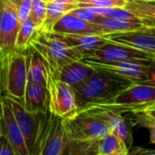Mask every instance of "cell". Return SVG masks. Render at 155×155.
<instances>
[{
	"label": "cell",
	"mask_w": 155,
	"mask_h": 155,
	"mask_svg": "<svg viewBox=\"0 0 155 155\" xmlns=\"http://www.w3.org/2000/svg\"><path fill=\"white\" fill-rule=\"evenodd\" d=\"M2 8H3V0H0V21H1ZM0 55H1V43H0Z\"/></svg>",
	"instance_id": "cell-36"
},
{
	"label": "cell",
	"mask_w": 155,
	"mask_h": 155,
	"mask_svg": "<svg viewBox=\"0 0 155 155\" xmlns=\"http://www.w3.org/2000/svg\"><path fill=\"white\" fill-rule=\"evenodd\" d=\"M124 8L145 27L155 28V0H126Z\"/></svg>",
	"instance_id": "cell-20"
},
{
	"label": "cell",
	"mask_w": 155,
	"mask_h": 155,
	"mask_svg": "<svg viewBox=\"0 0 155 155\" xmlns=\"http://www.w3.org/2000/svg\"><path fill=\"white\" fill-rule=\"evenodd\" d=\"M48 3L44 0H32V6L29 18L34 22L37 29L39 31L42 28L44 20L47 15Z\"/></svg>",
	"instance_id": "cell-28"
},
{
	"label": "cell",
	"mask_w": 155,
	"mask_h": 155,
	"mask_svg": "<svg viewBox=\"0 0 155 155\" xmlns=\"http://www.w3.org/2000/svg\"><path fill=\"white\" fill-rule=\"evenodd\" d=\"M28 82L48 86L50 68L42 55L31 46L28 47Z\"/></svg>",
	"instance_id": "cell-18"
},
{
	"label": "cell",
	"mask_w": 155,
	"mask_h": 155,
	"mask_svg": "<svg viewBox=\"0 0 155 155\" xmlns=\"http://www.w3.org/2000/svg\"><path fill=\"white\" fill-rule=\"evenodd\" d=\"M44 1H46L47 3H48V2H56L57 0H44Z\"/></svg>",
	"instance_id": "cell-38"
},
{
	"label": "cell",
	"mask_w": 155,
	"mask_h": 155,
	"mask_svg": "<svg viewBox=\"0 0 155 155\" xmlns=\"http://www.w3.org/2000/svg\"><path fill=\"white\" fill-rule=\"evenodd\" d=\"M2 97L0 95V118H1V114H2Z\"/></svg>",
	"instance_id": "cell-37"
},
{
	"label": "cell",
	"mask_w": 155,
	"mask_h": 155,
	"mask_svg": "<svg viewBox=\"0 0 155 155\" xmlns=\"http://www.w3.org/2000/svg\"><path fill=\"white\" fill-rule=\"evenodd\" d=\"M11 109L17 123L26 140L30 155H33L40 132L42 119L45 112H30L25 110L23 105L9 99Z\"/></svg>",
	"instance_id": "cell-10"
},
{
	"label": "cell",
	"mask_w": 155,
	"mask_h": 155,
	"mask_svg": "<svg viewBox=\"0 0 155 155\" xmlns=\"http://www.w3.org/2000/svg\"><path fill=\"white\" fill-rule=\"evenodd\" d=\"M150 59H130L107 64L86 63L97 68H102L114 72L130 80L133 83H140L146 80L147 67Z\"/></svg>",
	"instance_id": "cell-14"
},
{
	"label": "cell",
	"mask_w": 155,
	"mask_h": 155,
	"mask_svg": "<svg viewBox=\"0 0 155 155\" xmlns=\"http://www.w3.org/2000/svg\"><path fill=\"white\" fill-rule=\"evenodd\" d=\"M52 33V32H51ZM58 38L65 42L69 48L81 55L88 56L101 48L107 38L97 34H82V35H68L53 33Z\"/></svg>",
	"instance_id": "cell-16"
},
{
	"label": "cell",
	"mask_w": 155,
	"mask_h": 155,
	"mask_svg": "<svg viewBox=\"0 0 155 155\" xmlns=\"http://www.w3.org/2000/svg\"><path fill=\"white\" fill-rule=\"evenodd\" d=\"M102 28L103 34H112V33H122L139 29L144 27L143 24L130 20L124 19H116V18H102L101 20L98 23Z\"/></svg>",
	"instance_id": "cell-23"
},
{
	"label": "cell",
	"mask_w": 155,
	"mask_h": 155,
	"mask_svg": "<svg viewBox=\"0 0 155 155\" xmlns=\"http://www.w3.org/2000/svg\"><path fill=\"white\" fill-rule=\"evenodd\" d=\"M126 0H79L78 8L94 7V8H124Z\"/></svg>",
	"instance_id": "cell-29"
},
{
	"label": "cell",
	"mask_w": 155,
	"mask_h": 155,
	"mask_svg": "<svg viewBox=\"0 0 155 155\" xmlns=\"http://www.w3.org/2000/svg\"><path fill=\"white\" fill-rule=\"evenodd\" d=\"M77 8V4H64L58 2H48L47 6V15L41 31L51 32L54 24L65 14Z\"/></svg>",
	"instance_id": "cell-22"
},
{
	"label": "cell",
	"mask_w": 155,
	"mask_h": 155,
	"mask_svg": "<svg viewBox=\"0 0 155 155\" xmlns=\"http://www.w3.org/2000/svg\"><path fill=\"white\" fill-rule=\"evenodd\" d=\"M28 50L14 51L9 55L6 78L5 96L19 103H23L28 84Z\"/></svg>",
	"instance_id": "cell-6"
},
{
	"label": "cell",
	"mask_w": 155,
	"mask_h": 155,
	"mask_svg": "<svg viewBox=\"0 0 155 155\" xmlns=\"http://www.w3.org/2000/svg\"><path fill=\"white\" fill-rule=\"evenodd\" d=\"M38 31V30L37 29L34 22L30 18L23 21L20 24L17 36L15 51H25L26 49H28L32 38Z\"/></svg>",
	"instance_id": "cell-25"
},
{
	"label": "cell",
	"mask_w": 155,
	"mask_h": 155,
	"mask_svg": "<svg viewBox=\"0 0 155 155\" xmlns=\"http://www.w3.org/2000/svg\"><path fill=\"white\" fill-rule=\"evenodd\" d=\"M139 84L148 85L155 87V58H151L146 71V80L140 82Z\"/></svg>",
	"instance_id": "cell-32"
},
{
	"label": "cell",
	"mask_w": 155,
	"mask_h": 155,
	"mask_svg": "<svg viewBox=\"0 0 155 155\" xmlns=\"http://www.w3.org/2000/svg\"><path fill=\"white\" fill-rule=\"evenodd\" d=\"M129 148L125 142L110 132L98 140V154L101 155H128Z\"/></svg>",
	"instance_id": "cell-21"
},
{
	"label": "cell",
	"mask_w": 155,
	"mask_h": 155,
	"mask_svg": "<svg viewBox=\"0 0 155 155\" xmlns=\"http://www.w3.org/2000/svg\"><path fill=\"white\" fill-rule=\"evenodd\" d=\"M144 110H145L147 113H149L150 115H151L152 117H154V118H155V104L149 106V107H148V108H146Z\"/></svg>",
	"instance_id": "cell-35"
},
{
	"label": "cell",
	"mask_w": 155,
	"mask_h": 155,
	"mask_svg": "<svg viewBox=\"0 0 155 155\" xmlns=\"http://www.w3.org/2000/svg\"><path fill=\"white\" fill-rule=\"evenodd\" d=\"M69 13L74 15L77 18H79L80 19L83 21H86L89 23H94V24H98L103 18L102 16L97 15L84 8H78V7L72 9L71 11H69Z\"/></svg>",
	"instance_id": "cell-30"
},
{
	"label": "cell",
	"mask_w": 155,
	"mask_h": 155,
	"mask_svg": "<svg viewBox=\"0 0 155 155\" xmlns=\"http://www.w3.org/2000/svg\"><path fill=\"white\" fill-rule=\"evenodd\" d=\"M98 155H101V154H98Z\"/></svg>",
	"instance_id": "cell-39"
},
{
	"label": "cell",
	"mask_w": 155,
	"mask_h": 155,
	"mask_svg": "<svg viewBox=\"0 0 155 155\" xmlns=\"http://www.w3.org/2000/svg\"><path fill=\"white\" fill-rule=\"evenodd\" d=\"M79 113L90 114L101 119L108 125L110 132L122 140L129 149L132 147L133 138L130 122H128L127 119L123 117L122 114H120L102 104L86 107L79 110Z\"/></svg>",
	"instance_id": "cell-9"
},
{
	"label": "cell",
	"mask_w": 155,
	"mask_h": 155,
	"mask_svg": "<svg viewBox=\"0 0 155 155\" xmlns=\"http://www.w3.org/2000/svg\"><path fill=\"white\" fill-rule=\"evenodd\" d=\"M29 46L47 60L52 75H56L64 65L74 60H81L82 58L81 54L73 50L51 32L38 31Z\"/></svg>",
	"instance_id": "cell-2"
},
{
	"label": "cell",
	"mask_w": 155,
	"mask_h": 155,
	"mask_svg": "<svg viewBox=\"0 0 155 155\" xmlns=\"http://www.w3.org/2000/svg\"><path fill=\"white\" fill-rule=\"evenodd\" d=\"M11 1L16 5L18 8V19L20 24L25 21L27 18H29L31 6H32V0H11Z\"/></svg>",
	"instance_id": "cell-31"
},
{
	"label": "cell",
	"mask_w": 155,
	"mask_h": 155,
	"mask_svg": "<svg viewBox=\"0 0 155 155\" xmlns=\"http://www.w3.org/2000/svg\"><path fill=\"white\" fill-rule=\"evenodd\" d=\"M70 140L65 120L46 111L33 155H60Z\"/></svg>",
	"instance_id": "cell-3"
},
{
	"label": "cell",
	"mask_w": 155,
	"mask_h": 155,
	"mask_svg": "<svg viewBox=\"0 0 155 155\" xmlns=\"http://www.w3.org/2000/svg\"><path fill=\"white\" fill-rule=\"evenodd\" d=\"M103 37L110 41L132 47L155 57V28L144 26L136 30L107 34Z\"/></svg>",
	"instance_id": "cell-13"
},
{
	"label": "cell",
	"mask_w": 155,
	"mask_h": 155,
	"mask_svg": "<svg viewBox=\"0 0 155 155\" xmlns=\"http://www.w3.org/2000/svg\"><path fill=\"white\" fill-rule=\"evenodd\" d=\"M155 104V87L132 83L119 93L112 103L102 104L120 114L143 110Z\"/></svg>",
	"instance_id": "cell-4"
},
{
	"label": "cell",
	"mask_w": 155,
	"mask_h": 155,
	"mask_svg": "<svg viewBox=\"0 0 155 155\" xmlns=\"http://www.w3.org/2000/svg\"><path fill=\"white\" fill-rule=\"evenodd\" d=\"M128 114L129 122L132 125H137L148 130L150 133V142L155 144V118L147 113L144 110Z\"/></svg>",
	"instance_id": "cell-26"
},
{
	"label": "cell",
	"mask_w": 155,
	"mask_h": 155,
	"mask_svg": "<svg viewBox=\"0 0 155 155\" xmlns=\"http://www.w3.org/2000/svg\"><path fill=\"white\" fill-rule=\"evenodd\" d=\"M48 110L63 120H70L79 113L72 88L49 75L48 82Z\"/></svg>",
	"instance_id": "cell-5"
},
{
	"label": "cell",
	"mask_w": 155,
	"mask_h": 155,
	"mask_svg": "<svg viewBox=\"0 0 155 155\" xmlns=\"http://www.w3.org/2000/svg\"><path fill=\"white\" fill-rule=\"evenodd\" d=\"M83 8L104 18L124 19V20H130V21L140 23V21L133 14H131L124 8H94V7H83Z\"/></svg>",
	"instance_id": "cell-27"
},
{
	"label": "cell",
	"mask_w": 155,
	"mask_h": 155,
	"mask_svg": "<svg viewBox=\"0 0 155 155\" xmlns=\"http://www.w3.org/2000/svg\"><path fill=\"white\" fill-rule=\"evenodd\" d=\"M128 155H155V149H149L140 146L131 147L129 149Z\"/></svg>",
	"instance_id": "cell-34"
},
{
	"label": "cell",
	"mask_w": 155,
	"mask_h": 155,
	"mask_svg": "<svg viewBox=\"0 0 155 155\" xmlns=\"http://www.w3.org/2000/svg\"><path fill=\"white\" fill-rule=\"evenodd\" d=\"M60 155H98V140H69Z\"/></svg>",
	"instance_id": "cell-24"
},
{
	"label": "cell",
	"mask_w": 155,
	"mask_h": 155,
	"mask_svg": "<svg viewBox=\"0 0 155 155\" xmlns=\"http://www.w3.org/2000/svg\"><path fill=\"white\" fill-rule=\"evenodd\" d=\"M155 57L132 47L107 39L101 48L91 54L82 57L81 60L84 63L107 64L130 59H151Z\"/></svg>",
	"instance_id": "cell-7"
},
{
	"label": "cell",
	"mask_w": 155,
	"mask_h": 155,
	"mask_svg": "<svg viewBox=\"0 0 155 155\" xmlns=\"http://www.w3.org/2000/svg\"><path fill=\"white\" fill-rule=\"evenodd\" d=\"M0 155H16L8 139L0 134Z\"/></svg>",
	"instance_id": "cell-33"
},
{
	"label": "cell",
	"mask_w": 155,
	"mask_h": 155,
	"mask_svg": "<svg viewBox=\"0 0 155 155\" xmlns=\"http://www.w3.org/2000/svg\"><path fill=\"white\" fill-rule=\"evenodd\" d=\"M0 134L5 136L16 155H30L23 134L14 117L8 97H2V114L0 118Z\"/></svg>",
	"instance_id": "cell-12"
},
{
	"label": "cell",
	"mask_w": 155,
	"mask_h": 155,
	"mask_svg": "<svg viewBox=\"0 0 155 155\" xmlns=\"http://www.w3.org/2000/svg\"><path fill=\"white\" fill-rule=\"evenodd\" d=\"M23 107L30 112H46L48 110V87L28 82L23 99Z\"/></svg>",
	"instance_id": "cell-19"
},
{
	"label": "cell",
	"mask_w": 155,
	"mask_h": 155,
	"mask_svg": "<svg viewBox=\"0 0 155 155\" xmlns=\"http://www.w3.org/2000/svg\"><path fill=\"white\" fill-rule=\"evenodd\" d=\"M94 68L86 81L72 88L79 110L92 105L112 103L119 93L133 83L114 72Z\"/></svg>",
	"instance_id": "cell-1"
},
{
	"label": "cell",
	"mask_w": 155,
	"mask_h": 155,
	"mask_svg": "<svg viewBox=\"0 0 155 155\" xmlns=\"http://www.w3.org/2000/svg\"><path fill=\"white\" fill-rule=\"evenodd\" d=\"M65 121L70 140H99L110 132L103 120L90 114L79 113L73 119Z\"/></svg>",
	"instance_id": "cell-8"
},
{
	"label": "cell",
	"mask_w": 155,
	"mask_h": 155,
	"mask_svg": "<svg viewBox=\"0 0 155 155\" xmlns=\"http://www.w3.org/2000/svg\"><path fill=\"white\" fill-rule=\"evenodd\" d=\"M52 33L68 34V35H82V34H97L104 36L102 28L100 25L89 23L75 17L69 12L60 18L52 27Z\"/></svg>",
	"instance_id": "cell-15"
},
{
	"label": "cell",
	"mask_w": 155,
	"mask_h": 155,
	"mask_svg": "<svg viewBox=\"0 0 155 155\" xmlns=\"http://www.w3.org/2000/svg\"><path fill=\"white\" fill-rule=\"evenodd\" d=\"M20 27L18 8L11 0H3L0 21L1 55L9 56L15 51L16 39Z\"/></svg>",
	"instance_id": "cell-11"
},
{
	"label": "cell",
	"mask_w": 155,
	"mask_h": 155,
	"mask_svg": "<svg viewBox=\"0 0 155 155\" xmlns=\"http://www.w3.org/2000/svg\"><path fill=\"white\" fill-rule=\"evenodd\" d=\"M94 71L95 68L89 64L81 60H74L64 65L56 75H51L73 88L86 81Z\"/></svg>",
	"instance_id": "cell-17"
}]
</instances>
